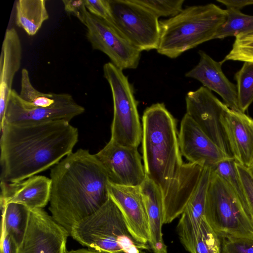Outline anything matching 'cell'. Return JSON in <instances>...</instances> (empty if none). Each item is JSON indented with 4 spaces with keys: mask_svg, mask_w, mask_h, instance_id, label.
Here are the masks:
<instances>
[{
    "mask_svg": "<svg viewBox=\"0 0 253 253\" xmlns=\"http://www.w3.org/2000/svg\"><path fill=\"white\" fill-rule=\"evenodd\" d=\"M142 122V152L145 174L161 189L163 222L170 223L183 211L192 187L203 167L183 163L176 120L163 103L147 107Z\"/></svg>",
    "mask_w": 253,
    "mask_h": 253,
    "instance_id": "6da1fadb",
    "label": "cell"
},
{
    "mask_svg": "<svg viewBox=\"0 0 253 253\" xmlns=\"http://www.w3.org/2000/svg\"><path fill=\"white\" fill-rule=\"evenodd\" d=\"M0 181H23L54 166L73 152L79 131L60 120L4 123L0 129Z\"/></svg>",
    "mask_w": 253,
    "mask_h": 253,
    "instance_id": "7a4b0ae2",
    "label": "cell"
},
{
    "mask_svg": "<svg viewBox=\"0 0 253 253\" xmlns=\"http://www.w3.org/2000/svg\"><path fill=\"white\" fill-rule=\"evenodd\" d=\"M49 211L70 236L72 226L98 210L109 199V180L95 154L79 149L51 169Z\"/></svg>",
    "mask_w": 253,
    "mask_h": 253,
    "instance_id": "3957f363",
    "label": "cell"
},
{
    "mask_svg": "<svg viewBox=\"0 0 253 253\" xmlns=\"http://www.w3.org/2000/svg\"><path fill=\"white\" fill-rule=\"evenodd\" d=\"M227 17L226 9L213 3L187 6L178 14L160 21L157 52L170 58L214 37Z\"/></svg>",
    "mask_w": 253,
    "mask_h": 253,
    "instance_id": "277c9868",
    "label": "cell"
},
{
    "mask_svg": "<svg viewBox=\"0 0 253 253\" xmlns=\"http://www.w3.org/2000/svg\"><path fill=\"white\" fill-rule=\"evenodd\" d=\"M70 236L88 249L100 253H139L149 244L130 232L117 205L110 196L95 212L75 224Z\"/></svg>",
    "mask_w": 253,
    "mask_h": 253,
    "instance_id": "5b68a950",
    "label": "cell"
},
{
    "mask_svg": "<svg viewBox=\"0 0 253 253\" xmlns=\"http://www.w3.org/2000/svg\"><path fill=\"white\" fill-rule=\"evenodd\" d=\"M205 219L220 238L253 239V225L235 193L212 169L207 194Z\"/></svg>",
    "mask_w": 253,
    "mask_h": 253,
    "instance_id": "8992f818",
    "label": "cell"
},
{
    "mask_svg": "<svg viewBox=\"0 0 253 253\" xmlns=\"http://www.w3.org/2000/svg\"><path fill=\"white\" fill-rule=\"evenodd\" d=\"M103 70L113 101L110 140L123 146L137 148L142 140V127L133 86L123 70L111 62L105 63Z\"/></svg>",
    "mask_w": 253,
    "mask_h": 253,
    "instance_id": "52a82bcc",
    "label": "cell"
},
{
    "mask_svg": "<svg viewBox=\"0 0 253 253\" xmlns=\"http://www.w3.org/2000/svg\"><path fill=\"white\" fill-rule=\"evenodd\" d=\"M111 22L140 52L157 49L160 36L159 18L133 0H108Z\"/></svg>",
    "mask_w": 253,
    "mask_h": 253,
    "instance_id": "ba28073f",
    "label": "cell"
},
{
    "mask_svg": "<svg viewBox=\"0 0 253 253\" xmlns=\"http://www.w3.org/2000/svg\"><path fill=\"white\" fill-rule=\"evenodd\" d=\"M92 48L105 54L122 70L137 68L141 52L132 46L110 22L89 12L84 25Z\"/></svg>",
    "mask_w": 253,
    "mask_h": 253,
    "instance_id": "9c48e42d",
    "label": "cell"
},
{
    "mask_svg": "<svg viewBox=\"0 0 253 253\" xmlns=\"http://www.w3.org/2000/svg\"><path fill=\"white\" fill-rule=\"evenodd\" d=\"M69 234L43 209L30 210L18 253H66Z\"/></svg>",
    "mask_w": 253,
    "mask_h": 253,
    "instance_id": "30bf717a",
    "label": "cell"
},
{
    "mask_svg": "<svg viewBox=\"0 0 253 253\" xmlns=\"http://www.w3.org/2000/svg\"><path fill=\"white\" fill-rule=\"evenodd\" d=\"M186 114L225 153L232 157L221 122L226 105L203 86L185 97Z\"/></svg>",
    "mask_w": 253,
    "mask_h": 253,
    "instance_id": "8fae6325",
    "label": "cell"
},
{
    "mask_svg": "<svg viewBox=\"0 0 253 253\" xmlns=\"http://www.w3.org/2000/svg\"><path fill=\"white\" fill-rule=\"evenodd\" d=\"M84 111V108L69 93H64L62 98L52 106L36 107L26 104L12 89L6 105L4 123L26 124L60 120L70 122Z\"/></svg>",
    "mask_w": 253,
    "mask_h": 253,
    "instance_id": "7c38bea8",
    "label": "cell"
},
{
    "mask_svg": "<svg viewBox=\"0 0 253 253\" xmlns=\"http://www.w3.org/2000/svg\"><path fill=\"white\" fill-rule=\"evenodd\" d=\"M95 156L113 184L140 186L146 177L137 148L123 146L110 140Z\"/></svg>",
    "mask_w": 253,
    "mask_h": 253,
    "instance_id": "4fadbf2b",
    "label": "cell"
},
{
    "mask_svg": "<svg viewBox=\"0 0 253 253\" xmlns=\"http://www.w3.org/2000/svg\"><path fill=\"white\" fill-rule=\"evenodd\" d=\"M180 151L189 163L213 168L223 160L233 158L225 153L186 113L178 133Z\"/></svg>",
    "mask_w": 253,
    "mask_h": 253,
    "instance_id": "5bb4252c",
    "label": "cell"
},
{
    "mask_svg": "<svg viewBox=\"0 0 253 253\" xmlns=\"http://www.w3.org/2000/svg\"><path fill=\"white\" fill-rule=\"evenodd\" d=\"M108 189L132 235L139 242L149 244V222L140 186L118 185L109 182Z\"/></svg>",
    "mask_w": 253,
    "mask_h": 253,
    "instance_id": "9a60e30c",
    "label": "cell"
},
{
    "mask_svg": "<svg viewBox=\"0 0 253 253\" xmlns=\"http://www.w3.org/2000/svg\"><path fill=\"white\" fill-rule=\"evenodd\" d=\"M212 168L205 167L177 225L180 241L185 249L193 253L200 228L205 218L207 191Z\"/></svg>",
    "mask_w": 253,
    "mask_h": 253,
    "instance_id": "2e32d148",
    "label": "cell"
},
{
    "mask_svg": "<svg viewBox=\"0 0 253 253\" xmlns=\"http://www.w3.org/2000/svg\"><path fill=\"white\" fill-rule=\"evenodd\" d=\"M221 122L232 157L237 163L250 168L253 164V119L226 105Z\"/></svg>",
    "mask_w": 253,
    "mask_h": 253,
    "instance_id": "e0dca14e",
    "label": "cell"
},
{
    "mask_svg": "<svg viewBox=\"0 0 253 253\" xmlns=\"http://www.w3.org/2000/svg\"><path fill=\"white\" fill-rule=\"evenodd\" d=\"M198 64L185 76L196 79L204 86L217 93L229 108L240 111L236 85L231 82L222 69V62H217L203 50L199 51Z\"/></svg>",
    "mask_w": 253,
    "mask_h": 253,
    "instance_id": "ac0fdd59",
    "label": "cell"
},
{
    "mask_svg": "<svg viewBox=\"0 0 253 253\" xmlns=\"http://www.w3.org/2000/svg\"><path fill=\"white\" fill-rule=\"evenodd\" d=\"M51 184L50 178L39 175L18 182L0 181V205L14 203L30 210L43 209L49 202Z\"/></svg>",
    "mask_w": 253,
    "mask_h": 253,
    "instance_id": "d6986e66",
    "label": "cell"
},
{
    "mask_svg": "<svg viewBox=\"0 0 253 253\" xmlns=\"http://www.w3.org/2000/svg\"><path fill=\"white\" fill-rule=\"evenodd\" d=\"M22 51L20 39L16 29L7 28L0 56V129L3 126L14 77L20 68Z\"/></svg>",
    "mask_w": 253,
    "mask_h": 253,
    "instance_id": "ffe728a7",
    "label": "cell"
},
{
    "mask_svg": "<svg viewBox=\"0 0 253 253\" xmlns=\"http://www.w3.org/2000/svg\"><path fill=\"white\" fill-rule=\"evenodd\" d=\"M140 187L148 219L150 249L154 253H167L162 233L164 203L162 191L147 177Z\"/></svg>",
    "mask_w": 253,
    "mask_h": 253,
    "instance_id": "44dd1931",
    "label": "cell"
},
{
    "mask_svg": "<svg viewBox=\"0 0 253 253\" xmlns=\"http://www.w3.org/2000/svg\"><path fill=\"white\" fill-rule=\"evenodd\" d=\"M49 15L45 0H18L15 6V23L29 36L35 35Z\"/></svg>",
    "mask_w": 253,
    "mask_h": 253,
    "instance_id": "7402d4cb",
    "label": "cell"
},
{
    "mask_svg": "<svg viewBox=\"0 0 253 253\" xmlns=\"http://www.w3.org/2000/svg\"><path fill=\"white\" fill-rule=\"evenodd\" d=\"M0 205L1 224L19 246L26 232L30 210L23 205L14 203Z\"/></svg>",
    "mask_w": 253,
    "mask_h": 253,
    "instance_id": "603a6c76",
    "label": "cell"
},
{
    "mask_svg": "<svg viewBox=\"0 0 253 253\" xmlns=\"http://www.w3.org/2000/svg\"><path fill=\"white\" fill-rule=\"evenodd\" d=\"M226 10V19L217 31L214 40L253 33V15L244 14L240 10L233 8Z\"/></svg>",
    "mask_w": 253,
    "mask_h": 253,
    "instance_id": "cb8c5ba5",
    "label": "cell"
},
{
    "mask_svg": "<svg viewBox=\"0 0 253 253\" xmlns=\"http://www.w3.org/2000/svg\"><path fill=\"white\" fill-rule=\"evenodd\" d=\"M64 93H43L32 85L29 71L26 69L21 71V90L19 94L21 99L28 105L36 107H48L61 99Z\"/></svg>",
    "mask_w": 253,
    "mask_h": 253,
    "instance_id": "d4e9b609",
    "label": "cell"
},
{
    "mask_svg": "<svg viewBox=\"0 0 253 253\" xmlns=\"http://www.w3.org/2000/svg\"><path fill=\"white\" fill-rule=\"evenodd\" d=\"M239 106L245 113L253 102V63L244 62L235 74Z\"/></svg>",
    "mask_w": 253,
    "mask_h": 253,
    "instance_id": "484cf974",
    "label": "cell"
},
{
    "mask_svg": "<svg viewBox=\"0 0 253 253\" xmlns=\"http://www.w3.org/2000/svg\"><path fill=\"white\" fill-rule=\"evenodd\" d=\"M212 169L229 185L244 210L246 205L245 192L234 159L230 158L221 161Z\"/></svg>",
    "mask_w": 253,
    "mask_h": 253,
    "instance_id": "4316f807",
    "label": "cell"
},
{
    "mask_svg": "<svg viewBox=\"0 0 253 253\" xmlns=\"http://www.w3.org/2000/svg\"><path fill=\"white\" fill-rule=\"evenodd\" d=\"M193 253H221V239L204 218Z\"/></svg>",
    "mask_w": 253,
    "mask_h": 253,
    "instance_id": "83f0119b",
    "label": "cell"
},
{
    "mask_svg": "<svg viewBox=\"0 0 253 253\" xmlns=\"http://www.w3.org/2000/svg\"><path fill=\"white\" fill-rule=\"evenodd\" d=\"M227 60L253 63V33L235 37L231 50L222 62Z\"/></svg>",
    "mask_w": 253,
    "mask_h": 253,
    "instance_id": "f1b7e54d",
    "label": "cell"
},
{
    "mask_svg": "<svg viewBox=\"0 0 253 253\" xmlns=\"http://www.w3.org/2000/svg\"><path fill=\"white\" fill-rule=\"evenodd\" d=\"M152 12L158 18L175 16L182 10L184 0H133Z\"/></svg>",
    "mask_w": 253,
    "mask_h": 253,
    "instance_id": "f546056e",
    "label": "cell"
},
{
    "mask_svg": "<svg viewBox=\"0 0 253 253\" xmlns=\"http://www.w3.org/2000/svg\"><path fill=\"white\" fill-rule=\"evenodd\" d=\"M236 166L245 192L246 205L244 211L253 225V175L249 168L237 162Z\"/></svg>",
    "mask_w": 253,
    "mask_h": 253,
    "instance_id": "4dcf8cb0",
    "label": "cell"
},
{
    "mask_svg": "<svg viewBox=\"0 0 253 253\" xmlns=\"http://www.w3.org/2000/svg\"><path fill=\"white\" fill-rule=\"evenodd\" d=\"M221 253H253V239L247 237L220 238Z\"/></svg>",
    "mask_w": 253,
    "mask_h": 253,
    "instance_id": "1f68e13d",
    "label": "cell"
},
{
    "mask_svg": "<svg viewBox=\"0 0 253 253\" xmlns=\"http://www.w3.org/2000/svg\"><path fill=\"white\" fill-rule=\"evenodd\" d=\"M87 11L91 14L111 23V14L108 0H84Z\"/></svg>",
    "mask_w": 253,
    "mask_h": 253,
    "instance_id": "d6a6232c",
    "label": "cell"
},
{
    "mask_svg": "<svg viewBox=\"0 0 253 253\" xmlns=\"http://www.w3.org/2000/svg\"><path fill=\"white\" fill-rule=\"evenodd\" d=\"M65 10L68 13L76 16L82 23L84 25L88 11L84 0H63Z\"/></svg>",
    "mask_w": 253,
    "mask_h": 253,
    "instance_id": "836d02e7",
    "label": "cell"
},
{
    "mask_svg": "<svg viewBox=\"0 0 253 253\" xmlns=\"http://www.w3.org/2000/svg\"><path fill=\"white\" fill-rule=\"evenodd\" d=\"M19 246L1 224L0 253H18Z\"/></svg>",
    "mask_w": 253,
    "mask_h": 253,
    "instance_id": "e575fe53",
    "label": "cell"
},
{
    "mask_svg": "<svg viewBox=\"0 0 253 253\" xmlns=\"http://www.w3.org/2000/svg\"><path fill=\"white\" fill-rule=\"evenodd\" d=\"M217 1L225 5L227 8L240 10L243 7L253 5V0H217Z\"/></svg>",
    "mask_w": 253,
    "mask_h": 253,
    "instance_id": "d590c367",
    "label": "cell"
},
{
    "mask_svg": "<svg viewBox=\"0 0 253 253\" xmlns=\"http://www.w3.org/2000/svg\"><path fill=\"white\" fill-rule=\"evenodd\" d=\"M66 253H100L95 251H93L89 249H80L77 250H73L71 251H67Z\"/></svg>",
    "mask_w": 253,
    "mask_h": 253,
    "instance_id": "8d00e7d4",
    "label": "cell"
},
{
    "mask_svg": "<svg viewBox=\"0 0 253 253\" xmlns=\"http://www.w3.org/2000/svg\"><path fill=\"white\" fill-rule=\"evenodd\" d=\"M249 169L253 175V164L252 165V166L250 168H249Z\"/></svg>",
    "mask_w": 253,
    "mask_h": 253,
    "instance_id": "74e56055",
    "label": "cell"
},
{
    "mask_svg": "<svg viewBox=\"0 0 253 253\" xmlns=\"http://www.w3.org/2000/svg\"><path fill=\"white\" fill-rule=\"evenodd\" d=\"M139 253H146L145 252H144V250H141V251H140Z\"/></svg>",
    "mask_w": 253,
    "mask_h": 253,
    "instance_id": "f35d334b",
    "label": "cell"
}]
</instances>
